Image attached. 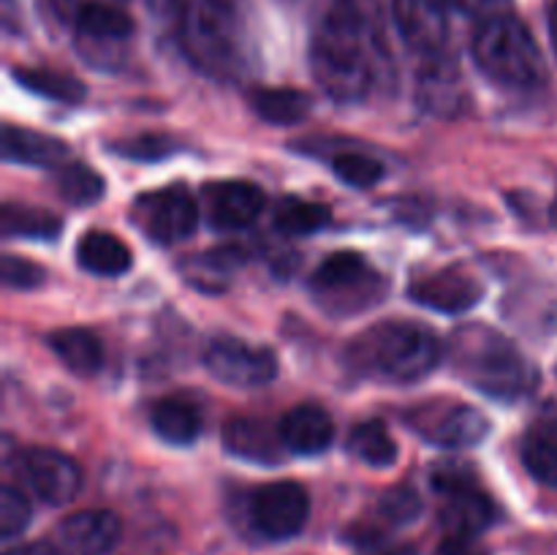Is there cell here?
<instances>
[{
  "label": "cell",
  "instance_id": "cell-1",
  "mask_svg": "<svg viewBox=\"0 0 557 555\" xmlns=\"http://www.w3.org/2000/svg\"><path fill=\"white\" fill-rule=\"evenodd\" d=\"M389 63L381 0H332L310 41V69L337 103H357Z\"/></svg>",
  "mask_w": 557,
  "mask_h": 555
},
{
  "label": "cell",
  "instance_id": "cell-2",
  "mask_svg": "<svg viewBox=\"0 0 557 555\" xmlns=\"http://www.w3.org/2000/svg\"><path fill=\"white\" fill-rule=\"evenodd\" d=\"M455 370L473 386L495 400H520L531 395L539 375L531 359L498 330L468 324L451 337Z\"/></svg>",
  "mask_w": 557,
  "mask_h": 555
},
{
  "label": "cell",
  "instance_id": "cell-3",
  "mask_svg": "<svg viewBox=\"0 0 557 555\" xmlns=\"http://www.w3.org/2000/svg\"><path fill=\"white\" fill-rule=\"evenodd\" d=\"M444 359V343L417 321H381L351 343V362L375 379L413 384Z\"/></svg>",
  "mask_w": 557,
  "mask_h": 555
},
{
  "label": "cell",
  "instance_id": "cell-4",
  "mask_svg": "<svg viewBox=\"0 0 557 555\" xmlns=\"http://www.w3.org/2000/svg\"><path fill=\"white\" fill-rule=\"evenodd\" d=\"M180 44L190 63L215 79H234L248 60L243 16L232 0H190L180 20Z\"/></svg>",
  "mask_w": 557,
  "mask_h": 555
},
{
  "label": "cell",
  "instance_id": "cell-5",
  "mask_svg": "<svg viewBox=\"0 0 557 555\" xmlns=\"http://www.w3.org/2000/svg\"><path fill=\"white\" fill-rule=\"evenodd\" d=\"M479 71L495 85L511 90H533L547 79V65L536 38L525 22L504 14L479 25L471 41Z\"/></svg>",
  "mask_w": 557,
  "mask_h": 555
},
{
  "label": "cell",
  "instance_id": "cell-6",
  "mask_svg": "<svg viewBox=\"0 0 557 555\" xmlns=\"http://www.w3.org/2000/svg\"><path fill=\"white\" fill-rule=\"evenodd\" d=\"M310 288L332 313H359L368 305L379 303L381 278L359 254L337 250L315 267Z\"/></svg>",
  "mask_w": 557,
  "mask_h": 555
},
{
  "label": "cell",
  "instance_id": "cell-7",
  "mask_svg": "<svg viewBox=\"0 0 557 555\" xmlns=\"http://www.w3.org/2000/svg\"><path fill=\"white\" fill-rule=\"evenodd\" d=\"M128 218L152 243L174 245L194 234L196 221H199V207H196V199L188 190L172 185V188L136 196Z\"/></svg>",
  "mask_w": 557,
  "mask_h": 555
},
{
  "label": "cell",
  "instance_id": "cell-8",
  "mask_svg": "<svg viewBox=\"0 0 557 555\" xmlns=\"http://www.w3.org/2000/svg\"><path fill=\"white\" fill-rule=\"evenodd\" d=\"M207 373L237 390H256L275 381L277 357L267 346H253L232 335L212 337L201 354Z\"/></svg>",
  "mask_w": 557,
  "mask_h": 555
},
{
  "label": "cell",
  "instance_id": "cell-9",
  "mask_svg": "<svg viewBox=\"0 0 557 555\" xmlns=\"http://www.w3.org/2000/svg\"><path fill=\"white\" fill-rule=\"evenodd\" d=\"M408 424L441 449H468L487 439L490 419L468 403L435 400L408 414Z\"/></svg>",
  "mask_w": 557,
  "mask_h": 555
},
{
  "label": "cell",
  "instance_id": "cell-10",
  "mask_svg": "<svg viewBox=\"0 0 557 555\" xmlns=\"http://www.w3.org/2000/svg\"><path fill=\"white\" fill-rule=\"evenodd\" d=\"M250 522L256 531L272 542L297 536L310 517V498L302 484L272 482L250 495Z\"/></svg>",
  "mask_w": 557,
  "mask_h": 555
},
{
  "label": "cell",
  "instance_id": "cell-11",
  "mask_svg": "<svg viewBox=\"0 0 557 555\" xmlns=\"http://www.w3.org/2000/svg\"><path fill=\"white\" fill-rule=\"evenodd\" d=\"M16 473L33 495L49 506H65L79 495L82 471L58 449H25L16 457Z\"/></svg>",
  "mask_w": 557,
  "mask_h": 555
},
{
  "label": "cell",
  "instance_id": "cell-12",
  "mask_svg": "<svg viewBox=\"0 0 557 555\" xmlns=\"http://www.w3.org/2000/svg\"><path fill=\"white\" fill-rule=\"evenodd\" d=\"M392 20L403 44L424 60L444 58L449 22L438 0H392Z\"/></svg>",
  "mask_w": 557,
  "mask_h": 555
},
{
  "label": "cell",
  "instance_id": "cell-13",
  "mask_svg": "<svg viewBox=\"0 0 557 555\" xmlns=\"http://www.w3.org/2000/svg\"><path fill=\"white\" fill-rule=\"evenodd\" d=\"M123 536V522L107 509L76 511L49 536L58 555H109Z\"/></svg>",
  "mask_w": 557,
  "mask_h": 555
},
{
  "label": "cell",
  "instance_id": "cell-14",
  "mask_svg": "<svg viewBox=\"0 0 557 555\" xmlns=\"http://www.w3.org/2000/svg\"><path fill=\"white\" fill-rule=\"evenodd\" d=\"M267 196L264 190L248 180H226V183H212L205 190L207 221L218 232H239L250 223L259 221L264 212Z\"/></svg>",
  "mask_w": 557,
  "mask_h": 555
},
{
  "label": "cell",
  "instance_id": "cell-15",
  "mask_svg": "<svg viewBox=\"0 0 557 555\" xmlns=\"http://www.w3.org/2000/svg\"><path fill=\"white\" fill-rule=\"evenodd\" d=\"M71 27L76 30V44H79L82 54L90 58L92 63L98 52L109 54L112 47L128 41L131 33H134V20L120 5L101 3V0H82Z\"/></svg>",
  "mask_w": 557,
  "mask_h": 555
},
{
  "label": "cell",
  "instance_id": "cell-16",
  "mask_svg": "<svg viewBox=\"0 0 557 555\" xmlns=\"http://www.w3.org/2000/svg\"><path fill=\"white\" fill-rule=\"evenodd\" d=\"M408 294H411L413 303L424 305V308L457 316L482 303L484 286L460 267H446V270L413 281Z\"/></svg>",
  "mask_w": 557,
  "mask_h": 555
},
{
  "label": "cell",
  "instance_id": "cell-17",
  "mask_svg": "<svg viewBox=\"0 0 557 555\" xmlns=\"http://www.w3.org/2000/svg\"><path fill=\"white\" fill-rule=\"evenodd\" d=\"M419 103L430 114L438 118H455L466 107V92H462L460 71L449 58L424 60L419 65Z\"/></svg>",
  "mask_w": 557,
  "mask_h": 555
},
{
  "label": "cell",
  "instance_id": "cell-18",
  "mask_svg": "<svg viewBox=\"0 0 557 555\" xmlns=\"http://www.w3.org/2000/svg\"><path fill=\"white\" fill-rule=\"evenodd\" d=\"M495 504L490 495H484L476 484L462 488L457 493L444 495V506H441V528L446 536H473L487 531L495 522Z\"/></svg>",
  "mask_w": 557,
  "mask_h": 555
},
{
  "label": "cell",
  "instance_id": "cell-19",
  "mask_svg": "<svg viewBox=\"0 0 557 555\" xmlns=\"http://www.w3.org/2000/svg\"><path fill=\"white\" fill-rule=\"evenodd\" d=\"M283 444L294 455H321L335 439V422L319 406H297L277 424Z\"/></svg>",
  "mask_w": 557,
  "mask_h": 555
},
{
  "label": "cell",
  "instance_id": "cell-20",
  "mask_svg": "<svg viewBox=\"0 0 557 555\" xmlns=\"http://www.w3.org/2000/svg\"><path fill=\"white\" fill-rule=\"evenodd\" d=\"M223 444H226V449L234 457L259 462V466H275V462H281V449L286 446L281 433H275L270 424L248 417L228 419L223 424Z\"/></svg>",
  "mask_w": 557,
  "mask_h": 555
},
{
  "label": "cell",
  "instance_id": "cell-21",
  "mask_svg": "<svg viewBox=\"0 0 557 555\" xmlns=\"http://www.w3.org/2000/svg\"><path fill=\"white\" fill-rule=\"evenodd\" d=\"M0 150H3L5 161L22 163V166L60 169L69 161V145L63 139L41 134V131L16 128V125H5L3 128Z\"/></svg>",
  "mask_w": 557,
  "mask_h": 555
},
{
  "label": "cell",
  "instance_id": "cell-22",
  "mask_svg": "<svg viewBox=\"0 0 557 555\" xmlns=\"http://www.w3.org/2000/svg\"><path fill=\"white\" fill-rule=\"evenodd\" d=\"M243 264L239 248H215L205 254H190L180 261V275L188 286L205 294H221L232 286V275Z\"/></svg>",
  "mask_w": 557,
  "mask_h": 555
},
{
  "label": "cell",
  "instance_id": "cell-23",
  "mask_svg": "<svg viewBox=\"0 0 557 555\" xmlns=\"http://www.w3.org/2000/svg\"><path fill=\"white\" fill-rule=\"evenodd\" d=\"M76 261L82 270L101 278H117L131 270L134 256L128 245L109 232H87L76 245Z\"/></svg>",
  "mask_w": 557,
  "mask_h": 555
},
{
  "label": "cell",
  "instance_id": "cell-24",
  "mask_svg": "<svg viewBox=\"0 0 557 555\" xmlns=\"http://www.w3.org/2000/svg\"><path fill=\"white\" fill-rule=\"evenodd\" d=\"M150 424L166 444L188 446L201 435V411L185 397H161L152 406Z\"/></svg>",
  "mask_w": 557,
  "mask_h": 555
},
{
  "label": "cell",
  "instance_id": "cell-25",
  "mask_svg": "<svg viewBox=\"0 0 557 555\" xmlns=\"http://www.w3.org/2000/svg\"><path fill=\"white\" fill-rule=\"evenodd\" d=\"M47 346L76 375H92L103 368V346L90 330L82 326L54 330L47 335Z\"/></svg>",
  "mask_w": 557,
  "mask_h": 555
},
{
  "label": "cell",
  "instance_id": "cell-26",
  "mask_svg": "<svg viewBox=\"0 0 557 555\" xmlns=\"http://www.w3.org/2000/svg\"><path fill=\"white\" fill-rule=\"evenodd\" d=\"M250 109L270 125H297L310 114V96L292 87L253 90Z\"/></svg>",
  "mask_w": 557,
  "mask_h": 555
},
{
  "label": "cell",
  "instance_id": "cell-27",
  "mask_svg": "<svg viewBox=\"0 0 557 555\" xmlns=\"http://www.w3.org/2000/svg\"><path fill=\"white\" fill-rule=\"evenodd\" d=\"M348 449H351L354 457H359V460L368 462V466L373 468H389L392 462L397 460V446L381 419L359 422L357 428L351 430Z\"/></svg>",
  "mask_w": 557,
  "mask_h": 555
},
{
  "label": "cell",
  "instance_id": "cell-28",
  "mask_svg": "<svg viewBox=\"0 0 557 555\" xmlns=\"http://www.w3.org/2000/svg\"><path fill=\"white\" fill-rule=\"evenodd\" d=\"M14 79L20 82L25 90H30L33 96H41L47 101H58V103H79L82 98L87 96L85 85L76 82L74 76L58 74V71L49 69H14L11 71Z\"/></svg>",
  "mask_w": 557,
  "mask_h": 555
},
{
  "label": "cell",
  "instance_id": "cell-29",
  "mask_svg": "<svg viewBox=\"0 0 557 555\" xmlns=\"http://www.w3.org/2000/svg\"><path fill=\"white\" fill-rule=\"evenodd\" d=\"M5 237H25V239H54L63 229L54 212L38 210V207L25 205H5L3 223H0Z\"/></svg>",
  "mask_w": 557,
  "mask_h": 555
},
{
  "label": "cell",
  "instance_id": "cell-30",
  "mask_svg": "<svg viewBox=\"0 0 557 555\" xmlns=\"http://www.w3.org/2000/svg\"><path fill=\"white\" fill-rule=\"evenodd\" d=\"M332 212L330 207L319 205V201H305L297 196H288L277 205L275 210V229L288 234V237H308V234L319 232L330 223Z\"/></svg>",
  "mask_w": 557,
  "mask_h": 555
},
{
  "label": "cell",
  "instance_id": "cell-31",
  "mask_svg": "<svg viewBox=\"0 0 557 555\" xmlns=\"http://www.w3.org/2000/svg\"><path fill=\"white\" fill-rule=\"evenodd\" d=\"M54 190L60 199H65L74 207L96 205L103 196V180L96 169L85 163H63L54 169Z\"/></svg>",
  "mask_w": 557,
  "mask_h": 555
},
{
  "label": "cell",
  "instance_id": "cell-32",
  "mask_svg": "<svg viewBox=\"0 0 557 555\" xmlns=\"http://www.w3.org/2000/svg\"><path fill=\"white\" fill-rule=\"evenodd\" d=\"M522 466L536 482L557 488V441L553 435H528L522 444Z\"/></svg>",
  "mask_w": 557,
  "mask_h": 555
},
{
  "label": "cell",
  "instance_id": "cell-33",
  "mask_svg": "<svg viewBox=\"0 0 557 555\" xmlns=\"http://www.w3.org/2000/svg\"><path fill=\"white\" fill-rule=\"evenodd\" d=\"M332 172L341 183L351 185V188H373L384 177V166L375 158L364 156V152H341L332 158Z\"/></svg>",
  "mask_w": 557,
  "mask_h": 555
},
{
  "label": "cell",
  "instance_id": "cell-34",
  "mask_svg": "<svg viewBox=\"0 0 557 555\" xmlns=\"http://www.w3.org/2000/svg\"><path fill=\"white\" fill-rule=\"evenodd\" d=\"M424 504L422 495L411 488V484H397V488L386 490L381 495L379 511L384 520H389L392 526H411V522L419 520Z\"/></svg>",
  "mask_w": 557,
  "mask_h": 555
},
{
  "label": "cell",
  "instance_id": "cell-35",
  "mask_svg": "<svg viewBox=\"0 0 557 555\" xmlns=\"http://www.w3.org/2000/svg\"><path fill=\"white\" fill-rule=\"evenodd\" d=\"M109 150L117 152V156L131 158V161H141V163H152V161H163L166 156H172L177 147L169 136L161 134H141V136H128V139H120L109 145Z\"/></svg>",
  "mask_w": 557,
  "mask_h": 555
},
{
  "label": "cell",
  "instance_id": "cell-36",
  "mask_svg": "<svg viewBox=\"0 0 557 555\" xmlns=\"http://www.w3.org/2000/svg\"><path fill=\"white\" fill-rule=\"evenodd\" d=\"M30 522V504L22 495V490H16L14 484H5L0 490V536L14 539Z\"/></svg>",
  "mask_w": 557,
  "mask_h": 555
},
{
  "label": "cell",
  "instance_id": "cell-37",
  "mask_svg": "<svg viewBox=\"0 0 557 555\" xmlns=\"http://www.w3.org/2000/svg\"><path fill=\"white\" fill-rule=\"evenodd\" d=\"M0 278L9 288H36L44 283V270L33 261L20 259V256L5 254L3 261H0Z\"/></svg>",
  "mask_w": 557,
  "mask_h": 555
},
{
  "label": "cell",
  "instance_id": "cell-38",
  "mask_svg": "<svg viewBox=\"0 0 557 555\" xmlns=\"http://www.w3.org/2000/svg\"><path fill=\"white\" fill-rule=\"evenodd\" d=\"M446 11H457V14L468 16V20H479V25L495 16L509 14L511 0H438Z\"/></svg>",
  "mask_w": 557,
  "mask_h": 555
},
{
  "label": "cell",
  "instance_id": "cell-39",
  "mask_svg": "<svg viewBox=\"0 0 557 555\" xmlns=\"http://www.w3.org/2000/svg\"><path fill=\"white\" fill-rule=\"evenodd\" d=\"M430 482H433V490H438L441 495H451L457 490L476 484L473 482L471 466H466V462H441V466L433 468Z\"/></svg>",
  "mask_w": 557,
  "mask_h": 555
},
{
  "label": "cell",
  "instance_id": "cell-40",
  "mask_svg": "<svg viewBox=\"0 0 557 555\" xmlns=\"http://www.w3.org/2000/svg\"><path fill=\"white\" fill-rule=\"evenodd\" d=\"M435 555H490L487 547L476 542L473 536H446L438 544Z\"/></svg>",
  "mask_w": 557,
  "mask_h": 555
},
{
  "label": "cell",
  "instance_id": "cell-41",
  "mask_svg": "<svg viewBox=\"0 0 557 555\" xmlns=\"http://www.w3.org/2000/svg\"><path fill=\"white\" fill-rule=\"evenodd\" d=\"M188 5L190 0H147V9L158 22H177V25Z\"/></svg>",
  "mask_w": 557,
  "mask_h": 555
},
{
  "label": "cell",
  "instance_id": "cell-42",
  "mask_svg": "<svg viewBox=\"0 0 557 555\" xmlns=\"http://www.w3.org/2000/svg\"><path fill=\"white\" fill-rule=\"evenodd\" d=\"M5 555H58V550L52 547V542H33L25 544V547L9 550Z\"/></svg>",
  "mask_w": 557,
  "mask_h": 555
},
{
  "label": "cell",
  "instance_id": "cell-43",
  "mask_svg": "<svg viewBox=\"0 0 557 555\" xmlns=\"http://www.w3.org/2000/svg\"><path fill=\"white\" fill-rule=\"evenodd\" d=\"M549 38H553V49L557 54V0L553 9H549Z\"/></svg>",
  "mask_w": 557,
  "mask_h": 555
},
{
  "label": "cell",
  "instance_id": "cell-44",
  "mask_svg": "<svg viewBox=\"0 0 557 555\" xmlns=\"http://www.w3.org/2000/svg\"><path fill=\"white\" fill-rule=\"evenodd\" d=\"M549 218H553V223H555V229H557V199H555L553 210H549Z\"/></svg>",
  "mask_w": 557,
  "mask_h": 555
}]
</instances>
